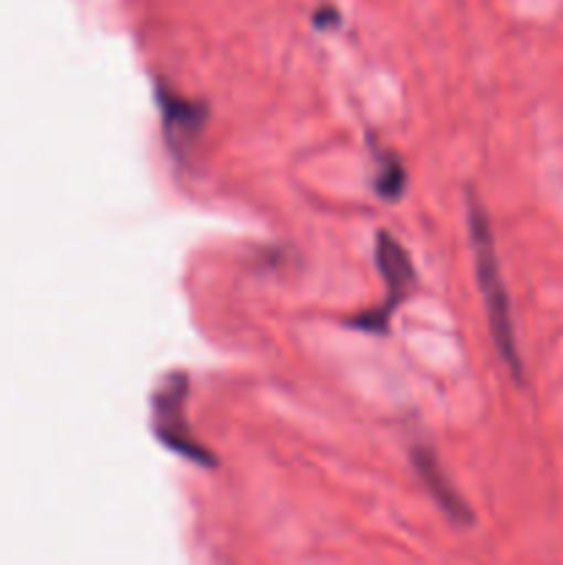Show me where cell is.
<instances>
[{"mask_svg":"<svg viewBox=\"0 0 563 565\" xmlns=\"http://www.w3.org/2000/svg\"><path fill=\"white\" fill-rule=\"evenodd\" d=\"M467 230L469 248H472L475 279H478L480 298H484L486 320H489V334L495 340L497 356L508 367L511 379L517 384H522L524 367L522 356H519L517 329H513L511 296H508V287L502 281V268L500 257H497L495 232H491L489 215H486L484 202H480V196L472 188L467 191Z\"/></svg>","mask_w":563,"mask_h":565,"instance_id":"6da1fadb","label":"cell"},{"mask_svg":"<svg viewBox=\"0 0 563 565\" xmlns=\"http://www.w3.org/2000/svg\"><path fill=\"white\" fill-rule=\"evenodd\" d=\"M188 395H191V384H188V375L182 370L174 373H166L158 381L152 392V434L166 450H171L174 456L185 458V461L196 463V467L213 469L215 456L204 445H199L196 436H193L191 423H188Z\"/></svg>","mask_w":563,"mask_h":565,"instance_id":"7a4b0ae2","label":"cell"},{"mask_svg":"<svg viewBox=\"0 0 563 565\" xmlns=\"http://www.w3.org/2000/svg\"><path fill=\"white\" fill-rule=\"evenodd\" d=\"M375 268H379L381 279H384V301L373 309H364V312L353 315L348 320V329L364 331V334H386L392 323V315L403 307L408 296L414 292L417 285V270H414L412 257H408L406 248L390 235V232L381 230L375 235Z\"/></svg>","mask_w":563,"mask_h":565,"instance_id":"3957f363","label":"cell"},{"mask_svg":"<svg viewBox=\"0 0 563 565\" xmlns=\"http://www.w3.org/2000/svg\"><path fill=\"white\" fill-rule=\"evenodd\" d=\"M155 103L160 110V130H163L166 149H169L171 158L185 163L188 152L196 147L199 136L208 127L210 105L182 97L160 81L155 83Z\"/></svg>","mask_w":563,"mask_h":565,"instance_id":"277c9868","label":"cell"},{"mask_svg":"<svg viewBox=\"0 0 563 565\" xmlns=\"http://www.w3.org/2000/svg\"><path fill=\"white\" fill-rule=\"evenodd\" d=\"M412 463L414 469H417L423 486L428 489V494L434 497V502L439 505V511L445 513L453 524H464V527H469V524H472V511H469L467 502L461 500V494L450 486V480H447L436 452L425 445H414Z\"/></svg>","mask_w":563,"mask_h":565,"instance_id":"5b68a950","label":"cell"},{"mask_svg":"<svg viewBox=\"0 0 563 565\" xmlns=\"http://www.w3.org/2000/svg\"><path fill=\"white\" fill-rule=\"evenodd\" d=\"M370 152H373V193L384 202H397L406 191V171H403L401 158L390 149L379 147L375 138H368Z\"/></svg>","mask_w":563,"mask_h":565,"instance_id":"8992f818","label":"cell"}]
</instances>
